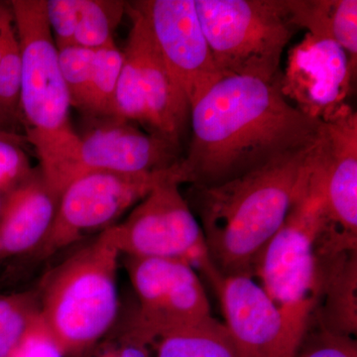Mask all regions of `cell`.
I'll use <instances>...</instances> for the list:
<instances>
[{"label":"cell","instance_id":"6da1fadb","mask_svg":"<svg viewBox=\"0 0 357 357\" xmlns=\"http://www.w3.org/2000/svg\"><path fill=\"white\" fill-rule=\"evenodd\" d=\"M280 79L225 77L192 105L180 184H222L316 144L323 121L291 103Z\"/></svg>","mask_w":357,"mask_h":357},{"label":"cell","instance_id":"7a4b0ae2","mask_svg":"<svg viewBox=\"0 0 357 357\" xmlns=\"http://www.w3.org/2000/svg\"><path fill=\"white\" fill-rule=\"evenodd\" d=\"M314 145L229 182L192 187L208 255L222 276H255L260 255L287 215Z\"/></svg>","mask_w":357,"mask_h":357},{"label":"cell","instance_id":"3957f363","mask_svg":"<svg viewBox=\"0 0 357 357\" xmlns=\"http://www.w3.org/2000/svg\"><path fill=\"white\" fill-rule=\"evenodd\" d=\"M121 256L109 227L42 281L40 316L66 357L83 356L119 319Z\"/></svg>","mask_w":357,"mask_h":357},{"label":"cell","instance_id":"277c9868","mask_svg":"<svg viewBox=\"0 0 357 357\" xmlns=\"http://www.w3.org/2000/svg\"><path fill=\"white\" fill-rule=\"evenodd\" d=\"M314 148L287 215L260 255L253 276L277 306L306 326L311 324L323 285L321 241L333 234Z\"/></svg>","mask_w":357,"mask_h":357},{"label":"cell","instance_id":"5b68a950","mask_svg":"<svg viewBox=\"0 0 357 357\" xmlns=\"http://www.w3.org/2000/svg\"><path fill=\"white\" fill-rule=\"evenodd\" d=\"M199 22L222 77L278 79L296 27L281 0H195Z\"/></svg>","mask_w":357,"mask_h":357},{"label":"cell","instance_id":"8992f818","mask_svg":"<svg viewBox=\"0 0 357 357\" xmlns=\"http://www.w3.org/2000/svg\"><path fill=\"white\" fill-rule=\"evenodd\" d=\"M21 55L20 112L37 152L57 149L77 138L70 124V100L46 0L10 1Z\"/></svg>","mask_w":357,"mask_h":357},{"label":"cell","instance_id":"52a82bcc","mask_svg":"<svg viewBox=\"0 0 357 357\" xmlns=\"http://www.w3.org/2000/svg\"><path fill=\"white\" fill-rule=\"evenodd\" d=\"M131 28L115 93L117 119L137 122L148 133L182 147L191 107L160 51L146 17L126 4Z\"/></svg>","mask_w":357,"mask_h":357},{"label":"cell","instance_id":"ba28073f","mask_svg":"<svg viewBox=\"0 0 357 357\" xmlns=\"http://www.w3.org/2000/svg\"><path fill=\"white\" fill-rule=\"evenodd\" d=\"M177 178L162 181L129 213L110 227L121 255L181 260L211 279L218 270L206 248L203 229Z\"/></svg>","mask_w":357,"mask_h":357},{"label":"cell","instance_id":"9c48e42d","mask_svg":"<svg viewBox=\"0 0 357 357\" xmlns=\"http://www.w3.org/2000/svg\"><path fill=\"white\" fill-rule=\"evenodd\" d=\"M171 177L177 178L175 166L161 172H93L76 178L61 194L51 229L34 253L44 259L89 234H102Z\"/></svg>","mask_w":357,"mask_h":357},{"label":"cell","instance_id":"30bf717a","mask_svg":"<svg viewBox=\"0 0 357 357\" xmlns=\"http://www.w3.org/2000/svg\"><path fill=\"white\" fill-rule=\"evenodd\" d=\"M126 259L138 300L133 321L150 344L166 333L211 316L206 290L196 269L189 263L128 256Z\"/></svg>","mask_w":357,"mask_h":357},{"label":"cell","instance_id":"8fae6325","mask_svg":"<svg viewBox=\"0 0 357 357\" xmlns=\"http://www.w3.org/2000/svg\"><path fill=\"white\" fill-rule=\"evenodd\" d=\"M225 323L241 357H295L310 326L291 318L248 275H215Z\"/></svg>","mask_w":357,"mask_h":357},{"label":"cell","instance_id":"7c38bea8","mask_svg":"<svg viewBox=\"0 0 357 357\" xmlns=\"http://www.w3.org/2000/svg\"><path fill=\"white\" fill-rule=\"evenodd\" d=\"M173 77L192 107L222 75L197 13L195 0L136 1Z\"/></svg>","mask_w":357,"mask_h":357},{"label":"cell","instance_id":"4fadbf2b","mask_svg":"<svg viewBox=\"0 0 357 357\" xmlns=\"http://www.w3.org/2000/svg\"><path fill=\"white\" fill-rule=\"evenodd\" d=\"M314 149L333 234L357 248V115L344 103L324 119Z\"/></svg>","mask_w":357,"mask_h":357},{"label":"cell","instance_id":"5bb4252c","mask_svg":"<svg viewBox=\"0 0 357 357\" xmlns=\"http://www.w3.org/2000/svg\"><path fill=\"white\" fill-rule=\"evenodd\" d=\"M79 136V178L93 172L145 174L169 170L182 159V147L144 133L117 117Z\"/></svg>","mask_w":357,"mask_h":357},{"label":"cell","instance_id":"9a60e30c","mask_svg":"<svg viewBox=\"0 0 357 357\" xmlns=\"http://www.w3.org/2000/svg\"><path fill=\"white\" fill-rule=\"evenodd\" d=\"M352 69L342 47L307 34L292 51L284 96L297 98L300 109L324 121L344 105Z\"/></svg>","mask_w":357,"mask_h":357},{"label":"cell","instance_id":"2e32d148","mask_svg":"<svg viewBox=\"0 0 357 357\" xmlns=\"http://www.w3.org/2000/svg\"><path fill=\"white\" fill-rule=\"evenodd\" d=\"M60 195L41 170L4 195L0 210V260L34 253L46 238Z\"/></svg>","mask_w":357,"mask_h":357},{"label":"cell","instance_id":"e0dca14e","mask_svg":"<svg viewBox=\"0 0 357 357\" xmlns=\"http://www.w3.org/2000/svg\"><path fill=\"white\" fill-rule=\"evenodd\" d=\"M323 285L312 319L345 337L357 333V250L323 260Z\"/></svg>","mask_w":357,"mask_h":357},{"label":"cell","instance_id":"ac0fdd59","mask_svg":"<svg viewBox=\"0 0 357 357\" xmlns=\"http://www.w3.org/2000/svg\"><path fill=\"white\" fill-rule=\"evenodd\" d=\"M281 3L296 29L304 28L314 38L335 42L356 70V0H281Z\"/></svg>","mask_w":357,"mask_h":357},{"label":"cell","instance_id":"d6986e66","mask_svg":"<svg viewBox=\"0 0 357 357\" xmlns=\"http://www.w3.org/2000/svg\"><path fill=\"white\" fill-rule=\"evenodd\" d=\"M152 357H241L223 323L213 317L154 340Z\"/></svg>","mask_w":357,"mask_h":357},{"label":"cell","instance_id":"ffe728a7","mask_svg":"<svg viewBox=\"0 0 357 357\" xmlns=\"http://www.w3.org/2000/svg\"><path fill=\"white\" fill-rule=\"evenodd\" d=\"M21 55L10 2L0 3V123L20 119Z\"/></svg>","mask_w":357,"mask_h":357},{"label":"cell","instance_id":"44dd1931","mask_svg":"<svg viewBox=\"0 0 357 357\" xmlns=\"http://www.w3.org/2000/svg\"><path fill=\"white\" fill-rule=\"evenodd\" d=\"M124 13L123 1L82 0L72 45L98 50L114 44V31Z\"/></svg>","mask_w":357,"mask_h":357},{"label":"cell","instance_id":"7402d4cb","mask_svg":"<svg viewBox=\"0 0 357 357\" xmlns=\"http://www.w3.org/2000/svg\"><path fill=\"white\" fill-rule=\"evenodd\" d=\"M122 64L123 53L114 43L96 50L95 70L84 112L93 116L116 117L115 93Z\"/></svg>","mask_w":357,"mask_h":357},{"label":"cell","instance_id":"603a6c76","mask_svg":"<svg viewBox=\"0 0 357 357\" xmlns=\"http://www.w3.org/2000/svg\"><path fill=\"white\" fill-rule=\"evenodd\" d=\"M40 314L38 291L0 294V357H8Z\"/></svg>","mask_w":357,"mask_h":357},{"label":"cell","instance_id":"cb8c5ba5","mask_svg":"<svg viewBox=\"0 0 357 357\" xmlns=\"http://www.w3.org/2000/svg\"><path fill=\"white\" fill-rule=\"evenodd\" d=\"M58 52L70 105L84 110L95 70L96 50L70 45L60 47Z\"/></svg>","mask_w":357,"mask_h":357},{"label":"cell","instance_id":"d4e9b609","mask_svg":"<svg viewBox=\"0 0 357 357\" xmlns=\"http://www.w3.org/2000/svg\"><path fill=\"white\" fill-rule=\"evenodd\" d=\"M81 357H152V347L134 324L132 314L126 319L119 314L109 332Z\"/></svg>","mask_w":357,"mask_h":357},{"label":"cell","instance_id":"484cf974","mask_svg":"<svg viewBox=\"0 0 357 357\" xmlns=\"http://www.w3.org/2000/svg\"><path fill=\"white\" fill-rule=\"evenodd\" d=\"M295 357H357L356 340L330 332L312 319Z\"/></svg>","mask_w":357,"mask_h":357},{"label":"cell","instance_id":"4316f807","mask_svg":"<svg viewBox=\"0 0 357 357\" xmlns=\"http://www.w3.org/2000/svg\"><path fill=\"white\" fill-rule=\"evenodd\" d=\"M82 0H46V16L57 48L72 45Z\"/></svg>","mask_w":357,"mask_h":357},{"label":"cell","instance_id":"83f0119b","mask_svg":"<svg viewBox=\"0 0 357 357\" xmlns=\"http://www.w3.org/2000/svg\"><path fill=\"white\" fill-rule=\"evenodd\" d=\"M33 173L20 146L0 136V195H6Z\"/></svg>","mask_w":357,"mask_h":357},{"label":"cell","instance_id":"f1b7e54d","mask_svg":"<svg viewBox=\"0 0 357 357\" xmlns=\"http://www.w3.org/2000/svg\"><path fill=\"white\" fill-rule=\"evenodd\" d=\"M8 357H66L41 316L35 319Z\"/></svg>","mask_w":357,"mask_h":357},{"label":"cell","instance_id":"f546056e","mask_svg":"<svg viewBox=\"0 0 357 357\" xmlns=\"http://www.w3.org/2000/svg\"><path fill=\"white\" fill-rule=\"evenodd\" d=\"M2 199H3V197H2L1 195H0V210H1Z\"/></svg>","mask_w":357,"mask_h":357}]
</instances>
